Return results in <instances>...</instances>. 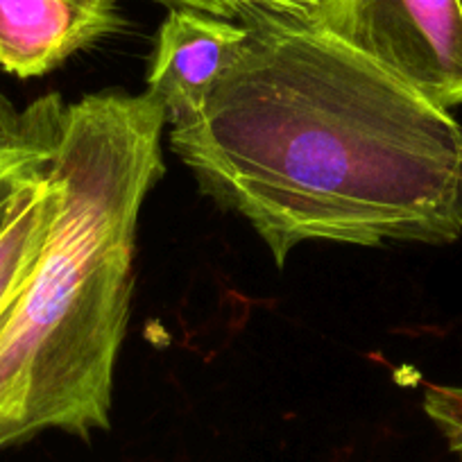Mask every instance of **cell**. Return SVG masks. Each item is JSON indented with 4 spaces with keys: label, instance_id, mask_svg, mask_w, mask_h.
<instances>
[{
    "label": "cell",
    "instance_id": "obj_1",
    "mask_svg": "<svg viewBox=\"0 0 462 462\" xmlns=\"http://www.w3.org/2000/svg\"><path fill=\"white\" fill-rule=\"evenodd\" d=\"M171 148L282 268L309 241L462 236V127L315 23L254 19Z\"/></svg>",
    "mask_w": 462,
    "mask_h": 462
},
{
    "label": "cell",
    "instance_id": "obj_2",
    "mask_svg": "<svg viewBox=\"0 0 462 462\" xmlns=\"http://www.w3.org/2000/svg\"><path fill=\"white\" fill-rule=\"evenodd\" d=\"M166 116L148 91L66 106L57 211L28 283L0 322V448L43 430L109 429L145 195L163 177Z\"/></svg>",
    "mask_w": 462,
    "mask_h": 462
},
{
    "label": "cell",
    "instance_id": "obj_3",
    "mask_svg": "<svg viewBox=\"0 0 462 462\" xmlns=\"http://www.w3.org/2000/svg\"><path fill=\"white\" fill-rule=\"evenodd\" d=\"M315 25L430 105H462L460 0H324Z\"/></svg>",
    "mask_w": 462,
    "mask_h": 462
},
{
    "label": "cell",
    "instance_id": "obj_4",
    "mask_svg": "<svg viewBox=\"0 0 462 462\" xmlns=\"http://www.w3.org/2000/svg\"><path fill=\"white\" fill-rule=\"evenodd\" d=\"M247 39V28L193 10H171L157 34L148 93L171 130L189 125L204 109Z\"/></svg>",
    "mask_w": 462,
    "mask_h": 462
},
{
    "label": "cell",
    "instance_id": "obj_5",
    "mask_svg": "<svg viewBox=\"0 0 462 462\" xmlns=\"http://www.w3.org/2000/svg\"><path fill=\"white\" fill-rule=\"evenodd\" d=\"M118 0H0V69L39 78L121 28Z\"/></svg>",
    "mask_w": 462,
    "mask_h": 462
},
{
    "label": "cell",
    "instance_id": "obj_6",
    "mask_svg": "<svg viewBox=\"0 0 462 462\" xmlns=\"http://www.w3.org/2000/svg\"><path fill=\"white\" fill-rule=\"evenodd\" d=\"M66 106L60 93H48L23 109L0 96V189L39 180L51 171L64 132Z\"/></svg>",
    "mask_w": 462,
    "mask_h": 462
},
{
    "label": "cell",
    "instance_id": "obj_7",
    "mask_svg": "<svg viewBox=\"0 0 462 462\" xmlns=\"http://www.w3.org/2000/svg\"><path fill=\"white\" fill-rule=\"evenodd\" d=\"M55 163V162H52ZM61 204V184L51 168L39 184L30 189L19 211L0 234V322L28 283Z\"/></svg>",
    "mask_w": 462,
    "mask_h": 462
},
{
    "label": "cell",
    "instance_id": "obj_8",
    "mask_svg": "<svg viewBox=\"0 0 462 462\" xmlns=\"http://www.w3.org/2000/svg\"><path fill=\"white\" fill-rule=\"evenodd\" d=\"M171 10H193L217 19L247 23L254 19H286L315 23L324 0H154Z\"/></svg>",
    "mask_w": 462,
    "mask_h": 462
},
{
    "label": "cell",
    "instance_id": "obj_9",
    "mask_svg": "<svg viewBox=\"0 0 462 462\" xmlns=\"http://www.w3.org/2000/svg\"><path fill=\"white\" fill-rule=\"evenodd\" d=\"M424 411L447 439L456 462H462V385H430L424 394Z\"/></svg>",
    "mask_w": 462,
    "mask_h": 462
},
{
    "label": "cell",
    "instance_id": "obj_10",
    "mask_svg": "<svg viewBox=\"0 0 462 462\" xmlns=\"http://www.w3.org/2000/svg\"><path fill=\"white\" fill-rule=\"evenodd\" d=\"M43 177H39V180H30V181H14V184H7L0 189V234L5 231V226L10 225V220L14 217V213L19 211L21 202H23L25 195L30 193V189H32L34 184H39Z\"/></svg>",
    "mask_w": 462,
    "mask_h": 462
},
{
    "label": "cell",
    "instance_id": "obj_11",
    "mask_svg": "<svg viewBox=\"0 0 462 462\" xmlns=\"http://www.w3.org/2000/svg\"><path fill=\"white\" fill-rule=\"evenodd\" d=\"M460 3H462V0H460Z\"/></svg>",
    "mask_w": 462,
    "mask_h": 462
}]
</instances>
